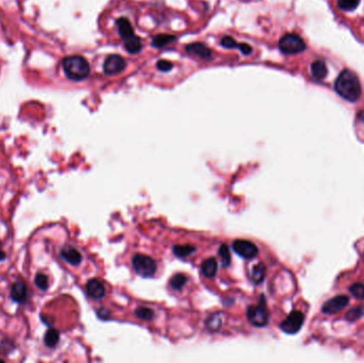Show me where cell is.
Here are the masks:
<instances>
[{
  "mask_svg": "<svg viewBox=\"0 0 364 363\" xmlns=\"http://www.w3.org/2000/svg\"><path fill=\"white\" fill-rule=\"evenodd\" d=\"M334 90L341 97L350 102L357 101L362 93L357 75L349 70H344L334 82Z\"/></svg>",
  "mask_w": 364,
  "mask_h": 363,
  "instance_id": "1",
  "label": "cell"
},
{
  "mask_svg": "<svg viewBox=\"0 0 364 363\" xmlns=\"http://www.w3.org/2000/svg\"><path fill=\"white\" fill-rule=\"evenodd\" d=\"M63 70L67 78L74 81L85 80L90 75L89 62L80 55H70L62 62Z\"/></svg>",
  "mask_w": 364,
  "mask_h": 363,
  "instance_id": "2",
  "label": "cell"
},
{
  "mask_svg": "<svg viewBox=\"0 0 364 363\" xmlns=\"http://www.w3.org/2000/svg\"><path fill=\"white\" fill-rule=\"evenodd\" d=\"M279 49L284 54L301 53L306 49V43L300 35L288 33L279 41Z\"/></svg>",
  "mask_w": 364,
  "mask_h": 363,
  "instance_id": "3",
  "label": "cell"
},
{
  "mask_svg": "<svg viewBox=\"0 0 364 363\" xmlns=\"http://www.w3.org/2000/svg\"><path fill=\"white\" fill-rule=\"evenodd\" d=\"M135 272L142 277H151L157 271V264L153 258L145 255H135L132 259Z\"/></svg>",
  "mask_w": 364,
  "mask_h": 363,
  "instance_id": "4",
  "label": "cell"
},
{
  "mask_svg": "<svg viewBox=\"0 0 364 363\" xmlns=\"http://www.w3.org/2000/svg\"><path fill=\"white\" fill-rule=\"evenodd\" d=\"M247 318L255 326L263 327L268 323L269 314L265 308V305L260 304L258 306H250L247 309Z\"/></svg>",
  "mask_w": 364,
  "mask_h": 363,
  "instance_id": "5",
  "label": "cell"
},
{
  "mask_svg": "<svg viewBox=\"0 0 364 363\" xmlns=\"http://www.w3.org/2000/svg\"><path fill=\"white\" fill-rule=\"evenodd\" d=\"M305 315L303 312L294 310L287 315V318L280 324V328L282 331L288 334H294L301 330L304 325Z\"/></svg>",
  "mask_w": 364,
  "mask_h": 363,
  "instance_id": "6",
  "label": "cell"
},
{
  "mask_svg": "<svg viewBox=\"0 0 364 363\" xmlns=\"http://www.w3.org/2000/svg\"><path fill=\"white\" fill-rule=\"evenodd\" d=\"M232 248L239 256L245 258V259H253L259 253L258 247L253 242L246 240L235 241L232 244Z\"/></svg>",
  "mask_w": 364,
  "mask_h": 363,
  "instance_id": "7",
  "label": "cell"
},
{
  "mask_svg": "<svg viewBox=\"0 0 364 363\" xmlns=\"http://www.w3.org/2000/svg\"><path fill=\"white\" fill-rule=\"evenodd\" d=\"M127 66V63L123 56L118 54H111L104 63V72L107 75H117L123 72Z\"/></svg>",
  "mask_w": 364,
  "mask_h": 363,
  "instance_id": "8",
  "label": "cell"
},
{
  "mask_svg": "<svg viewBox=\"0 0 364 363\" xmlns=\"http://www.w3.org/2000/svg\"><path fill=\"white\" fill-rule=\"evenodd\" d=\"M349 302V297L346 295H339L326 301L322 307V311L326 314H334L343 310Z\"/></svg>",
  "mask_w": 364,
  "mask_h": 363,
  "instance_id": "9",
  "label": "cell"
},
{
  "mask_svg": "<svg viewBox=\"0 0 364 363\" xmlns=\"http://www.w3.org/2000/svg\"><path fill=\"white\" fill-rule=\"evenodd\" d=\"M185 49L190 54L197 56V58L204 60V61H210L213 56L212 50L203 43L195 42V43L189 44L185 47Z\"/></svg>",
  "mask_w": 364,
  "mask_h": 363,
  "instance_id": "10",
  "label": "cell"
},
{
  "mask_svg": "<svg viewBox=\"0 0 364 363\" xmlns=\"http://www.w3.org/2000/svg\"><path fill=\"white\" fill-rule=\"evenodd\" d=\"M86 290L90 297L94 299L102 298L106 294L105 284L98 279H91L86 286Z\"/></svg>",
  "mask_w": 364,
  "mask_h": 363,
  "instance_id": "11",
  "label": "cell"
},
{
  "mask_svg": "<svg viewBox=\"0 0 364 363\" xmlns=\"http://www.w3.org/2000/svg\"><path fill=\"white\" fill-rule=\"evenodd\" d=\"M61 257L71 265H78L82 261V256L80 252L71 246H65L61 251Z\"/></svg>",
  "mask_w": 364,
  "mask_h": 363,
  "instance_id": "12",
  "label": "cell"
},
{
  "mask_svg": "<svg viewBox=\"0 0 364 363\" xmlns=\"http://www.w3.org/2000/svg\"><path fill=\"white\" fill-rule=\"evenodd\" d=\"M117 25V29H118V33L120 35V37L123 40H128L130 37L134 36V29L132 25L130 24V22L125 17H120L116 22Z\"/></svg>",
  "mask_w": 364,
  "mask_h": 363,
  "instance_id": "13",
  "label": "cell"
},
{
  "mask_svg": "<svg viewBox=\"0 0 364 363\" xmlns=\"http://www.w3.org/2000/svg\"><path fill=\"white\" fill-rule=\"evenodd\" d=\"M311 73L316 80H323L328 74L327 65L323 60H316L311 64Z\"/></svg>",
  "mask_w": 364,
  "mask_h": 363,
  "instance_id": "14",
  "label": "cell"
},
{
  "mask_svg": "<svg viewBox=\"0 0 364 363\" xmlns=\"http://www.w3.org/2000/svg\"><path fill=\"white\" fill-rule=\"evenodd\" d=\"M11 297L17 302H24L27 298V286L23 281L16 282L11 291Z\"/></svg>",
  "mask_w": 364,
  "mask_h": 363,
  "instance_id": "15",
  "label": "cell"
},
{
  "mask_svg": "<svg viewBox=\"0 0 364 363\" xmlns=\"http://www.w3.org/2000/svg\"><path fill=\"white\" fill-rule=\"evenodd\" d=\"M201 272L204 276L208 277V278H213L217 272L216 260L214 259V258H209V259L204 260L201 264Z\"/></svg>",
  "mask_w": 364,
  "mask_h": 363,
  "instance_id": "16",
  "label": "cell"
},
{
  "mask_svg": "<svg viewBox=\"0 0 364 363\" xmlns=\"http://www.w3.org/2000/svg\"><path fill=\"white\" fill-rule=\"evenodd\" d=\"M125 48L129 53H138L143 48L142 40L137 37L136 35L130 37V39L125 41Z\"/></svg>",
  "mask_w": 364,
  "mask_h": 363,
  "instance_id": "17",
  "label": "cell"
},
{
  "mask_svg": "<svg viewBox=\"0 0 364 363\" xmlns=\"http://www.w3.org/2000/svg\"><path fill=\"white\" fill-rule=\"evenodd\" d=\"M265 277V265L263 263H258L253 267L250 272V279L255 283L262 282Z\"/></svg>",
  "mask_w": 364,
  "mask_h": 363,
  "instance_id": "18",
  "label": "cell"
},
{
  "mask_svg": "<svg viewBox=\"0 0 364 363\" xmlns=\"http://www.w3.org/2000/svg\"><path fill=\"white\" fill-rule=\"evenodd\" d=\"M176 37L171 34H159L153 40V46L156 48H162V47L169 45L170 43L174 42Z\"/></svg>",
  "mask_w": 364,
  "mask_h": 363,
  "instance_id": "19",
  "label": "cell"
},
{
  "mask_svg": "<svg viewBox=\"0 0 364 363\" xmlns=\"http://www.w3.org/2000/svg\"><path fill=\"white\" fill-rule=\"evenodd\" d=\"M196 251V248L192 245H175L173 248V252L176 256L180 258L188 257L192 255Z\"/></svg>",
  "mask_w": 364,
  "mask_h": 363,
  "instance_id": "20",
  "label": "cell"
},
{
  "mask_svg": "<svg viewBox=\"0 0 364 363\" xmlns=\"http://www.w3.org/2000/svg\"><path fill=\"white\" fill-rule=\"evenodd\" d=\"M59 338H60V333L57 329H53V328L49 329L45 334L46 345L49 347H54L59 342Z\"/></svg>",
  "mask_w": 364,
  "mask_h": 363,
  "instance_id": "21",
  "label": "cell"
},
{
  "mask_svg": "<svg viewBox=\"0 0 364 363\" xmlns=\"http://www.w3.org/2000/svg\"><path fill=\"white\" fill-rule=\"evenodd\" d=\"M362 317H364V306H358V307L350 309L345 315V319L348 322H354Z\"/></svg>",
  "mask_w": 364,
  "mask_h": 363,
  "instance_id": "22",
  "label": "cell"
},
{
  "mask_svg": "<svg viewBox=\"0 0 364 363\" xmlns=\"http://www.w3.org/2000/svg\"><path fill=\"white\" fill-rule=\"evenodd\" d=\"M186 281H188V279H186V276L183 275V274H176L172 277V279L170 281V284L173 289L175 290H180L182 289L184 284L186 283Z\"/></svg>",
  "mask_w": 364,
  "mask_h": 363,
  "instance_id": "23",
  "label": "cell"
},
{
  "mask_svg": "<svg viewBox=\"0 0 364 363\" xmlns=\"http://www.w3.org/2000/svg\"><path fill=\"white\" fill-rule=\"evenodd\" d=\"M360 4V0H339L338 7L342 11H353Z\"/></svg>",
  "mask_w": 364,
  "mask_h": 363,
  "instance_id": "24",
  "label": "cell"
},
{
  "mask_svg": "<svg viewBox=\"0 0 364 363\" xmlns=\"http://www.w3.org/2000/svg\"><path fill=\"white\" fill-rule=\"evenodd\" d=\"M349 292L357 299H364V284L363 283H353L350 288Z\"/></svg>",
  "mask_w": 364,
  "mask_h": 363,
  "instance_id": "25",
  "label": "cell"
},
{
  "mask_svg": "<svg viewBox=\"0 0 364 363\" xmlns=\"http://www.w3.org/2000/svg\"><path fill=\"white\" fill-rule=\"evenodd\" d=\"M136 317L144 321H149L154 318V311L152 309H148L145 307H139L135 310Z\"/></svg>",
  "mask_w": 364,
  "mask_h": 363,
  "instance_id": "26",
  "label": "cell"
},
{
  "mask_svg": "<svg viewBox=\"0 0 364 363\" xmlns=\"http://www.w3.org/2000/svg\"><path fill=\"white\" fill-rule=\"evenodd\" d=\"M219 254H220V257L222 258L223 264L225 266H227L230 263V260H231V256H230V252H229L228 246L226 244H223L221 246V248H220Z\"/></svg>",
  "mask_w": 364,
  "mask_h": 363,
  "instance_id": "27",
  "label": "cell"
},
{
  "mask_svg": "<svg viewBox=\"0 0 364 363\" xmlns=\"http://www.w3.org/2000/svg\"><path fill=\"white\" fill-rule=\"evenodd\" d=\"M35 284L39 289L41 290H46L48 288V284H49V281H48V278L47 276L44 275V274H37L35 276Z\"/></svg>",
  "mask_w": 364,
  "mask_h": 363,
  "instance_id": "28",
  "label": "cell"
},
{
  "mask_svg": "<svg viewBox=\"0 0 364 363\" xmlns=\"http://www.w3.org/2000/svg\"><path fill=\"white\" fill-rule=\"evenodd\" d=\"M222 325V319L220 314H213L212 317L207 321V326L211 330H217Z\"/></svg>",
  "mask_w": 364,
  "mask_h": 363,
  "instance_id": "29",
  "label": "cell"
},
{
  "mask_svg": "<svg viewBox=\"0 0 364 363\" xmlns=\"http://www.w3.org/2000/svg\"><path fill=\"white\" fill-rule=\"evenodd\" d=\"M239 44H240V43H237V42H236L235 40H233L232 37H230V36L223 37L222 41H221V45H222L223 47H225V48H228V49L238 48Z\"/></svg>",
  "mask_w": 364,
  "mask_h": 363,
  "instance_id": "30",
  "label": "cell"
},
{
  "mask_svg": "<svg viewBox=\"0 0 364 363\" xmlns=\"http://www.w3.org/2000/svg\"><path fill=\"white\" fill-rule=\"evenodd\" d=\"M157 68L161 72H170L173 69V63L167 60H160L157 63Z\"/></svg>",
  "mask_w": 364,
  "mask_h": 363,
  "instance_id": "31",
  "label": "cell"
},
{
  "mask_svg": "<svg viewBox=\"0 0 364 363\" xmlns=\"http://www.w3.org/2000/svg\"><path fill=\"white\" fill-rule=\"evenodd\" d=\"M238 48H239L243 53H244V54H250L251 51H253V48H251V46H249V45L246 44V43H240Z\"/></svg>",
  "mask_w": 364,
  "mask_h": 363,
  "instance_id": "32",
  "label": "cell"
},
{
  "mask_svg": "<svg viewBox=\"0 0 364 363\" xmlns=\"http://www.w3.org/2000/svg\"><path fill=\"white\" fill-rule=\"evenodd\" d=\"M5 258H6V254H5V252L3 251V248H2V246H0V261H2V260H4V259H5Z\"/></svg>",
  "mask_w": 364,
  "mask_h": 363,
  "instance_id": "33",
  "label": "cell"
},
{
  "mask_svg": "<svg viewBox=\"0 0 364 363\" xmlns=\"http://www.w3.org/2000/svg\"><path fill=\"white\" fill-rule=\"evenodd\" d=\"M361 117V120L364 123V115H362V116H360Z\"/></svg>",
  "mask_w": 364,
  "mask_h": 363,
  "instance_id": "34",
  "label": "cell"
}]
</instances>
